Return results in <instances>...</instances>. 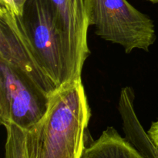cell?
Wrapping results in <instances>:
<instances>
[{"mask_svg":"<svg viewBox=\"0 0 158 158\" xmlns=\"http://www.w3.org/2000/svg\"><path fill=\"white\" fill-rule=\"evenodd\" d=\"M48 1L64 59L65 84L81 80L83 65L90 53L89 0Z\"/></svg>","mask_w":158,"mask_h":158,"instance_id":"obj_4","label":"cell"},{"mask_svg":"<svg viewBox=\"0 0 158 158\" xmlns=\"http://www.w3.org/2000/svg\"><path fill=\"white\" fill-rule=\"evenodd\" d=\"M123 137L114 127H107L97 140L85 146L81 158H158V149L140 120L124 127Z\"/></svg>","mask_w":158,"mask_h":158,"instance_id":"obj_7","label":"cell"},{"mask_svg":"<svg viewBox=\"0 0 158 158\" xmlns=\"http://www.w3.org/2000/svg\"><path fill=\"white\" fill-rule=\"evenodd\" d=\"M26 0H0V6H3L19 15L21 12L23 4Z\"/></svg>","mask_w":158,"mask_h":158,"instance_id":"obj_9","label":"cell"},{"mask_svg":"<svg viewBox=\"0 0 158 158\" xmlns=\"http://www.w3.org/2000/svg\"><path fill=\"white\" fill-rule=\"evenodd\" d=\"M147 1H149L152 3H158V0H147Z\"/></svg>","mask_w":158,"mask_h":158,"instance_id":"obj_11","label":"cell"},{"mask_svg":"<svg viewBox=\"0 0 158 158\" xmlns=\"http://www.w3.org/2000/svg\"><path fill=\"white\" fill-rule=\"evenodd\" d=\"M15 15L45 71L59 88L64 86V59L49 1L26 0Z\"/></svg>","mask_w":158,"mask_h":158,"instance_id":"obj_5","label":"cell"},{"mask_svg":"<svg viewBox=\"0 0 158 158\" xmlns=\"http://www.w3.org/2000/svg\"><path fill=\"white\" fill-rule=\"evenodd\" d=\"M91 111L82 80L67 83L51 97L44 118L19 127L26 158H81Z\"/></svg>","mask_w":158,"mask_h":158,"instance_id":"obj_1","label":"cell"},{"mask_svg":"<svg viewBox=\"0 0 158 158\" xmlns=\"http://www.w3.org/2000/svg\"><path fill=\"white\" fill-rule=\"evenodd\" d=\"M148 134L158 149V120L151 124V128L148 131Z\"/></svg>","mask_w":158,"mask_h":158,"instance_id":"obj_10","label":"cell"},{"mask_svg":"<svg viewBox=\"0 0 158 158\" xmlns=\"http://www.w3.org/2000/svg\"><path fill=\"white\" fill-rule=\"evenodd\" d=\"M51 97L29 77L0 60V123L28 130L40 123L49 110Z\"/></svg>","mask_w":158,"mask_h":158,"instance_id":"obj_3","label":"cell"},{"mask_svg":"<svg viewBox=\"0 0 158 158\" xmlns=\"http://www.w3.org/2000/svg\"><path fill=\"white\" fill-rule=\"evenodd\" d=\"M6 130V142L5 146V158H26L23 141L17 126L5 125Z\"/></svg>","mask_w":158,"mask_h":158,"instance_id":"obj_8","label":"cell"},{"mask_svg":"<svg viewBox=\"0 0 158 158\" xmlns=\"http://www.w3.org/2000/svg\"><path fill=\"white\" fill-rule=\"evenodd\" d=\"M0 60L24 73L49 97L60 89L40 63L15 13L3 6H0Z\"/></svg>","mask_w":158,"mask_h":158,"instance_id":"obj_6","label":"cell"},{"mask_svg":"<svg viewBox=\"0 0 158 158\" xmlns=\"http://www.w3.org/2000/svg\"><path fill=\"white\" fill-rule=\"evenodd\" d=\"M89 9L96 34L120 45L127 53L135 49L148 52L155 42L152 20L127 0H89Z\"/></svg>","mask_w":158,"mask_h":158,"instance_id":"obj_2","label":"cell"}]
</instances>
